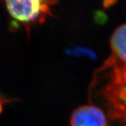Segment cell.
<instances>
[{
    "label": "cell",
    "mask_w": 126,
    "mask_h": 126,
    "mask_svg": "<svg viewBox=\"0 0 126 126\" xmlns=\"http://www.w3.org/2000/svg\"><path fill=\"white\" fill-rule=\"evenodd\" d=\"M110 47V55L93 74L88 99L103 111L108 126H126V24L113 32Z\"/></svg>",
    "instance_id": "6da1fadb"
},
{
    "label": "cell",
    "mask_w": 126,
    "mask_h": 126,
    "mask_svg": "<svg viewBox=\"0 0 126 126\" xmlns=\"http://www.w3.org/2000/svg\"><path fill=\"white\" fill-rule=\"evenodd\" d=\"M58 0H6L9 14L24 25L32 26L44 23L52 15Z\"/></svg>",
    "instance_id": "7a4b0ae2"
},
{
    "label": "cell",
    "mask_w": 126,
    "mask_h": 126,
    "mask_svg": "<svg viewBox=\"0 0 126 126\" xmlns=\"http://www.w3.org/2000/svg\"><path fill=\"white\" fill-rule=\"evenodd\" d=\"M71 126H108L105 113L93 104L79 107L72 113Z\"/></svg>",
    "instance_id": "3957f363"
},
{
    "label": "cell",
    "mask_w": 126,
    "mask_h": 126,
    "mask_svg": "<svg viewBox=\"0 0 126 126\" xmlns=\"http://www.w3.org/2000/svg\"><path fill=\"white\" fill-rule=\"evenodd\" d=\"M1 109H2V101L0 99V112L1 111Z\"/></svg>",
    "instance_id": "277c9868"
}]
</instances>
